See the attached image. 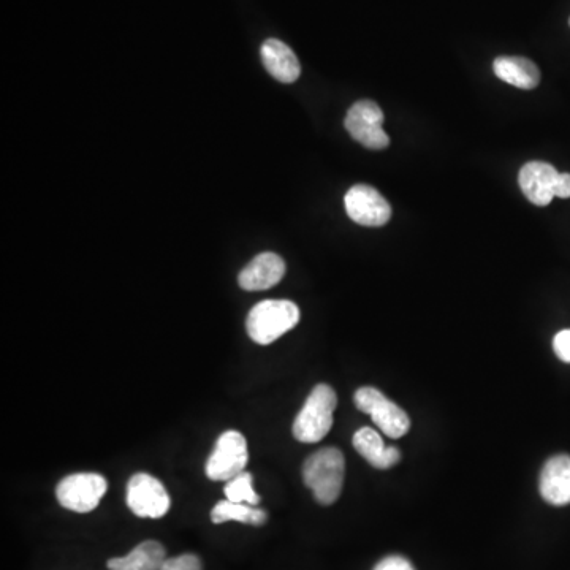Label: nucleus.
<instances>
[{
	"label": "nucleus",
	"mask_w": 570,
	"mask_h": 570,
	"mask_svg": "<svg viewBox=\"0 0 570 570\" xmlns=\"http://www.w3.org/2000/svg\"><path fill=\"white\" fill-rule=\"evenodd\" d=\"M346 460L335 447L317 450L303 464V479L322 506H331L341 496Z\"/></svg>",
	"instance_id": "nucleus-1"
},
{
	"label": "nucleus",
	"mask_w": 570,
	"mask_h": 570,
	"mask_svg": "<svg viewBox=\"0 0 570 570\" xmlns=\"http://www.w3.org/2000/svg\"><path fill=\"white\" fill-rule=\"evenodd\" d=\"M298 322H300V308L293 301H260L247 314V335L251 336L255 344L268 346L297 327Z\"/></svg>",
	"instance_id": "nucleus-2"
},
{
	"label": "nucleus",
	"mask_w": 570,
	"mask_h": 570,
	"mask_svg": "<svg viewBox=\"0 0 570 570\" xmlns=\"http://www.w3.org/2000/svg\"><path fill=\"white\" fill-rule=\"evenodd\" d=\"M338 406L335 390L327 384L312 388L300 414L293 422V436L303 444H316L330 433Z\"/></svg>",
	"instance_id": "nucleus-3"
},
{
	"label": "nucleus",
	"mask_w": 570,
	"mask_h": 570,
	"mask_svg": "<svg viewBox=\"0 0 570 570\" xmlns=\"http://www.w3.org/2000/svg\"><path fill=\"white\" fill-rule=\"evenodd\" d=\"M249 463L246 437L240 431L228 430L219 436L206 461L205 472L214 482H228L246 471Z\"/></svg>",
	"instance_id": "nucleus-4"
},
{
	"label": "nucleus",
	"mask_w": 570,
	"mask_h": 570,
	"mask_svg": "<svg viewBox=\"0 0 570 570\" xmlns=\"http://www.w3.org/2000/svg\"><path fill=\"white\" fill-rule=\"evenodd\" d=\"M354 399L358 411L368 414L374 425L388 437L399 439V437L406 436L407 431L411 428L409 415L401 407L396 406L393 401H390L384 393L379 392L377 388H358Z\"/></svg>",
	"instance_id": "nucleus-5"
},
{
	"label": "nucleus",
	"mask_w": 570,
	"mask_h": 570,
	"mask_svg": "<svg viewBox=\"0 0 570 570\" xmlns=\"http://www.w3.org/2000/svg\"><path fill=\"white\" fill-rule=\"evenodd\" d=\"M108 482L103 475L80 472L67 475L56 488V498L64 509L76 513H89L97 509L107 493Z\"/></svg>",
	"instance_id": "nucleus-6"
},
{
	"label": "nucleus",
	"mask_w": 570,
	"mask_h": 570,
	"mask_svg": "<svg viewBox=\"0 0 570 570\" xmlns=\"http://www.w3.org/2000/svg\"><path fill=\"white\" fill-rule=\"evenodd\" d=\"M350 137L374 151L387 148L390 137L384 130V111L373 100H358L347 111L344 121Z\"/></svg>",
	"instance_id": "nucleus-7"
},
{
	"label": "nucleus",
	"mask_w": 570,
	"mask_h": 570,
	"mask_svg": "<svg viewBox=\"0 0 570 570\" xmlns=\"http://www.w3.org/2000/svg\"><path fill=\"white\" fill-rule=\"evenodd\" d=\"M170 496L156 477L138 472L127 483V506L137 517L162 518L170 510Z\"/></svg>",
	"instance_id": "nucleus-8"
},
{
	"label": "nucleus",
	"mask_w": 570,
	"mask_h": 570,
	"mask_svg": "<svg viewBox=\"0 0 570 570\" xmlns=\"http://www.w3.org/2000/svg\"><path fill=\"white\" fill-rule=\"evenodd\" d=\"M347 216L365 227H382L392 219V206L374 187L357 184L344 197Z\"/></svg>",
	"instance_id": "nucleus-9"
},
{
	"label": "nucleus",
	"mask_w": 570,
	"mask_h": 570,
	"mask_svg": "<svg viewBox=\"0 0 570 570\" xmlns=\"http://www.w3.org/2000/svg\"><path fill=\"white\" fill-rule=\"evenodd\" d=\"M559 171L547 162H528L521 168L518 184L529 202L536 206H547L555 198V186Z\"/></svg>",
	"instance_id": "nucleus-10"
},
{
	"label": "nucleus",
	"mask_w": 570,
	"mask_h": 570,
	"mask_svg": "<svg viewBox=\"0 0 570 570\" xmlns=\"http://www.w3.org/2000/svg\"><path fill=\"white\" fill-rule=\"evenodd\" d=\"M285 262L281 255L263 252L244 266L238 284L247 292H262L279 284L285 274Z\"/></svg>",
	"instance_id": "nucleus-11"
},
{
	"label": "nucleus",
	"mask_w": 570,
	"mask_h": 570,
	"mask_svg": "<svg viewBox=\"0 0 570 570\" xmlns=\"http://www.w3.org/2000/svg\"><path fill=\"white\" fill-rule=\"evenodd\" d=\"M539 491L551 506L570 504V455L551 456L540 472Z\"/></svg>",
	"instance_id": "nucleus-12"
},
{
	"label": "nucleus",
	"mask_w": 570,
	"mask_h": 570,
	"mask_svg": "<svg viewBox=\"0 0 570 570\" xmlns=\"http://www.w3.org/2000/svg\"><path fill=\"white\" fill-rule=\"evenodd\" d=\"M263 65L273 78L281 83H295L301 75V65L297 54L293 53L289 45L278 40L268 38L262 45Z\"/></svg>",
	"instance_id": "nucleus-13"
},
{
	"label": "nucleus",
	"mask_w": 570,
	"mask_h": 570,
	"mask_svg": "<svg viewBox=\"0 0 570 570\" xmlns=\"http://www.w3.org/2000/svg\"><path fill=\"white\" fill-rule=\"evenodd\" d=\"M494 75L504 83L512 84L518 89H534L540 83V70L534 62L526 57L501 56L494 59Z\"/></svg>",
	"instance_id": "nucleus-14"
},
{
	"label": "nucleus",
	"mask_w": 570,
	"mask_h": 570,
	"mask_svg": "<svg viewBox=\"0 0 570 570\" xmlns=\"http://www.w3.org/2000/svg\"><path fill=\"white\" fill-rule=\"evenodd\" d=\"M354 447L371 466L390 469L399 463L401 453L396 447H385L382 437L373 428H360L354 434Z\"/></svg>",
	"instance_id": "nucleus-15"
},
{
	"label": "nucleus",
	"mask_w": 570,
	"mask_h": 570,
	"mask_svg": "<svg viewBox=\"0 0 570 570\" xmlns=\"http://www.w3.org/2000/svg\"><path fill=\"white\" fill-rule=\"evenodd\" d=\"M167 553L164 545L156 540H146L122 558H113L108 561L110 570H160L164 566Z\"/></svg>",
	"instance_id": "nucleus-16"
},
{
	"label": "nucleus",
	"mask_w": 570,
	"mask_h": 570,
	"mask_svg": "<svg viewBox=\"0 0 570 570\" xmlns=\"http://www.w3.org/2000/svg\"><path fill=\"white\" fill-rule=\"evenodd\" d=\"M211 520L216 525L227 521H238L244 525L263 526L268 520V513L257 506L240 504V502L225 501L217 502L211 510Z\"/></svg>",
	"instance_id": "nucleus-17"
},
{
	"label": "nucleus",
	"mask_w": 570,
	"mask_h": 570,
	"mask_svg": "<svg viewBox=\"0 0 570 570\" xmlns=\"http://www.w3.org/2000/svg\"><path fill=\"white\" fill-rule=\"evenodd\" d=\"M224 491L228 501L249 504V506H259L260 504V496L254 490V477L247 471L241 472L232 480H228Z\"/></svg>",
	"instance_id": "nucleus-18"
},
{
	"label": "nucleus",
	"mask_w": 570,
	"mask_h": 570,
	"mask_svg": "<svg viewBox=\"0 0 570 570\" xmlns=\"http://www.w3.org/2000/svg\"><path fill=\"white\" fill-rule=\"evenodd\" d=\"M202 561L197 555H186L175 556V558L165 559L164 566L160 567V570H202Z\"/></svg>",
	"instance_id": "nucleus-19"
},
{
	"label": "nucleus",
	"mask_w": 570,
	"mask_h": 570,
	"mask_svg": "<svg viewBox=\"0 0 570 570\" xmlns=\"http://www.w3.org/2000/svg\"><path fill=\"white\" fill-rule=\"evenodd\" d=\"M556 357L564 363H570V330L559 331L553 339Z\"/></svg>",
	"instance_id": "nucleus-20"
},
{
	"label": "nucleus",
	"mask_w": 570,
	"mask_h": 570,
	"mask_svg": "<svg viewBox=\"0 0 570 570\" xmlns=\"http://www.w3.org/2000/svg\"><path fill=\"white\" fill-rule=\"evenodd\" d=\"M373 570H415L409 559L403 556H387Z\"/></svg>",
	"instance_id": "nucleus-21"
},
{
	"label": "nucleus",
	"mask_w": 570,
	"mask_h": 570,
	"mask_svg": "<svg viewBox=\"0 0 570 570\" xmlns=\"http://www.w3.org/2000/svg\"><path fill=\"white\" fill-rule=\"evenodd\" d=\"M555 197L570 198V173H559L555 186Z\"/></svg>",
	"instance_id": "nucleus-22"
},
{
	"label": "nucleus",
	"mask_w": 570,
	"mask_h": 570,
	"mask_svg": "<svg viewBox=\"0 0 570 570\" xmlns=\"http://www.w3.org/2000/svg\"><path fill=\"white\" fill-rule=\"evenodd\" d=\"M569 24H570V19H569Z\"/></svg>",
	"instance_id": "nucleus-23"
}]
</instances>
